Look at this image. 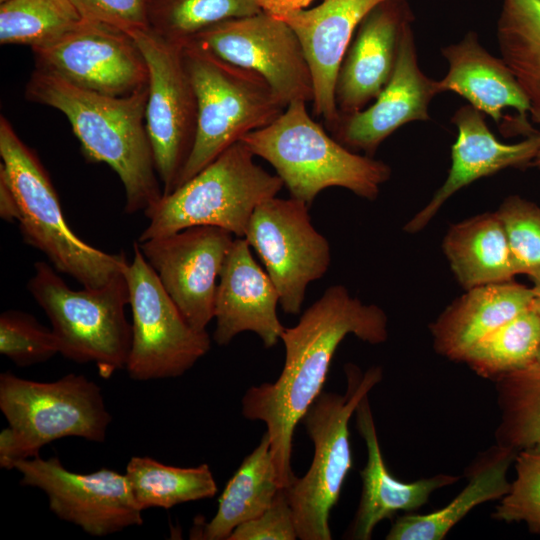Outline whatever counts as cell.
<instances>
[{"instance_id": "f35d334b", "label": "cell", "mask_w": 540, "mask_h": 540, "mask_svg": "<svg viewBox=\"0 0 540 540\" xmlns=\"http://www.w3.org/2000/svg\"><path fill=\"white\" fill-rule=\"evenodd\" d=\"M313 0H256L260 10L269 16L284 20L286 17L307 9Z\"/></svg>"}, {"instance_id": "3957f363", "label": "cell", "mask_w": 540, "mask_h": 540, "mask_svg": "<svg viewBox=\"0 0 540 540\" xmlns=\"http://www.w3.org/2000/svg\"><path fill=\"white\" fill-rule=\"evenodd\" d=\"M306 104L291 102L271 124L246 134L241 141L272 165L290 197L309 206L329 187L376 199L391 176L390 167L330 137L309 115Z\"/></svg>"}, {"instance_id": "44dd1931", "label": "cell", "mask_w": 540, "mask_h": 540, "mask_svg": "<svg viewBox=\"0 0 540 540\" xmlns=\"http://www.w3.org/2000/svg\"><path fill=\"white\" fill-rule=\"evenodd\" d=\"M452 122L458 136L452 145L449 174L430 202L405 225L408 233L422 230L443 203L460 189L503 169L526 166L535 158L538 132L519 143H502L487 126L483 113L471 105L460 107Z\"/></svg>"}, {"instance_id": "d6a6232c", "label": "cell", "mask_w": 540, "mask_h": 540, "mask_svg": "<svg viewBox=\"0 0 540 540\" xmlns=\"http://www.w3.org/2000/svg\"><path fill=\"white\" fill-rule=\"evenodd\" d=\"M261 12L256 0H151L148 20L152 31L182 44L218 22Z\"/></svg>"}, {"instance_id": "4fadbf2b", "label": "cell", "mask_w": 540, "mask_h": 540, "mask_svg": "<svg viewBox=\"0 0 540 540\" xmlns=\"http://www.w3.org/2000/svg\"><path fill=\"white\" fill-rule=\"evenodd\" d=\"M305 202L277 196L257 206L244 238L274 282L282 310L299 314L309 283L321 279L331 263L330 245L313 226Z\"/></svg>"}, {"instance_id": "f1b7e54d", "label": "cell", "mask_w": 540, "mask_h": 540, "mask_svg": "<svg viewBox=\"0 0 540 540\" xmlns=\"http://www.w3.org/2000/svg\"><path fill=\"white\" fill-rule=\"evenodd\" d=\"M133 496L144 511L211 498L218 488L207 464L182 468L163 464L150 457H131L125 469Z\"/></svg>"}, {"instance_id": "7c38bea8", "label": "cell", "mask_w": 540, "mask_h": 540, "mask_svg": "<svg viewBox=\"0 0 540 540\" xmlns=\"http://www.w3.org/2000/svg\"><path fill=\"white\" fill-rule=\"evenodd\" d=\"M181 45L257 73L285 107L297 100L313 102L312 74L297 35L262 11L213 24Z\"/></svg>"}, {"instance_id": "ee69618b", "label": "cell", "mask_w": 540, "mask_h": 540, "mask_svg": "<svg viewBox=\"0 0 540 540\" xmlns=\"http://www.w3.org/2000/svg\"><path fill=\"white\" fill-rule=\"evenodd\" d=\"M5 1H7V0H0V3L5 2Z\"/></svg>"}, {"instance_id": "1f68e13d", "label": "cell", "mask_w": 540, "mask_h": 540, "mask_svg": "<svg viewBox=\"0 0 540 540\" xmlns=\"http://www.w3.org/2000/svg\"><path fill=\"white\" fill-rule=\"evenodd\" d=\"M81 21L71 0H7L0 4V43L32 49L56 40Z\"/></svg>"}, {"instance_id": "ba28073f", "label": "cell", "mask_w": 540, "mask_h": 540, "mask_svg": "<svg viewBox=\"0 0 540 540\" xmlns=\"http://www.w3.org/2000/svg\"><path fill=\"white\" fill-rule=\"evenodd\" d=\"M345 373V394L322 391L302 419L314 445L313 459L307 473L285 488L301 540L332 539L329 515L352 467L349 420L383 377L380 367L362 372L353 364L345 366Z\"/></svg>"}, {"instance_id": "e0dca14e", "label": "cell", "mask_w": 540, "mask_h": 540, "mask_svg": "<svg viewBox=\"0 0 540 540\" xmlns=\"http://www.w3.org/2000/svg\"><path fill=\"white\" fill-rule=\"evenodd\" d=\"M411 23L403 28L394 71L375 102L341 117L334 129L336 140L348 149L362 150L372 157L401 126L430 119L429 104L440 91L438 81L427 77L419 67Z\"/></svg>"}, {"instance_id": "836d02e7", "label": "cell", "mask_w": 540, "mask_h": 540, "mask_svg": "<svg viewBox=\"0 0 540 540\" xmlns=\"http://www.w3.org/2000/svg\"><path fill=\"white\" fill-rule=\"evenodd\" d=\"M0 353L17 366L27 367L58 354L59 343L53 329L33 315L6 310L0 315Z\"/></svg>"}, {"instance_id": "ffe728a7", "label": "cell", "mask_w": 540, "mask_h": 540, "mask_svg": "<svg viewBox=\"0 0 540 540\" xmlns=\"http://www.w3.org/2000/svg\"><path fill=\"white\" fill-rule=\"evenodd\" d=\"M413 21L406 0H388L358 26L340 66L335 99L341 116L364 109L391 78L404 26Z\"/></svg>"}, {"instance_id": "60d3db41", "label": "cell", "mask_w": 540, "mask_h": 540, "mask_svg": "<svg viewBox=\"0 0 540 540\" xmlns=\"http://www.w3.org/2000/svg\"><path fill=\"white\" fill-rule=\"evenodd\" d=\"M535 288V287H534ZM536 295L532 302V308L537 312L540 317V289L535 288ZM536 363L540 365V346L536 357Z\"/></svg>"}, {"instance_id": "8d00e7d4", "label": "cell", "mask_w": 540, "mask_h": 540, "mask_svg": "<svg viewBox=\"0 0 540 540\" xmlns=\"http://www.w3.org/2000/svg\"><path fill=\"white\" fill-rule=\"evenodd\" d=\"M82 20L101 23L131 35L150 28L148 0H71Z\"/></svg>"}, {"instance_id": "b9f144b4", "label": "cell", "mask_w": 540, "mask_h": 540, "mask_svg": "<svg viewBox=\"0 0 540 540\" xmlns=\"http://www.w3.org/2000/svg\"><path fill=\"white\" fill-rule=\"evenodd\" d=\"M534 283V287L540 289V268L528 274Z\"/></svg>"}, {"instance_id": "d590c367", "label": "cell", "mask_w": 540, "mask_h": 540, "mask_svg": "<svg viewBox=\"0 0 540 540\" xmlns=\"http://www.w3.org/2000/svg\"><path fill=\"white\" fill-rule=\"evenodd\" d=\"M497 214L505 229L516 274L540 268V207L518 196L504 200Z\"/></svg>"}, {"instance_id": "8fae6325", "label": "cell", "mask_w": 540, "mask_h": 540, "mask_svg": "<svg viewBox=\"0 0 540 540\" xmlns=\"http://www.w3.org/2000/svg\"><path fill=\"white\" fill-rule=\"evenodd\" d=\"M132 36L148 68L145 125L163 195L174 191L191 155L197 132L198 105L183 47L150 28Z\"/></svg>"}, {"instance_id": "603a6c76", "label": "cell", "mask_w": 540, "mask_h": 540, "mask_svg": "<svg viewBox=\"0 0 540 540\" xmlns=\"http://www.w3.org/2000/svg\"><path fill=\"white\" fill-rule=\"evenodd\" d=\"M355 416L356 427L366 444L367 462L361 471L362 493L349 538L369 540L379 522L399 511L417 510L434 491L457 482L459 477L438 474L410 483L394 478L381 453L368 395L360 401Z\"/></svg>"}, {"instance_id": "6da1fadb", "label": "cell", "mask_w": 540, "mask_h": 540, "mask_svg": "<svg viewBox=\"0 0 540 540\" xmlns=\"http://www.w3.org/2000/svg\"><path fill=\"white\" fill-rule=\"evenodd\" d=\"M350 334L381 344L388 338L387 316L377 305L352 297L343 285H332L295 326L284 329L285 359L277 380L251 386L242 398L243 416L266 424L281 488L297 478L291 468L295 428L322 393L336 349Z\"/></svg>"}, {"instance_id": "d4e9b609", "label": "cell", "mask_w": 540, "mask_h": 540, "mask_svg": "<svg viewBox=\"0 0 540 540\" xmlns=\"http://www.w3.org/2000/svg\"><path fill=\"white\" fill-rule=\"evenodd\" d=\"M516 450L495 445L483 452L466 471L464 489L443 508L428 514L398 517L386 535L387 540H441L476 506L501 499L511 487L507 472Z\"/></svg>"}, {"instance_id": "4dcf8cb0", "label": "cell", "mask_w": 540, "mask_h": 540, "mask_svg": "<svg viewBox=\"0 0 540 540\" xmlns=\"http://www.w3.org/2000/svg\"><path fill=\"white\" fill-rule=\"evenodd\" d=\"M494 381L501 412L496 444L519 451L540 443V365L535 362Z\"/></svg>"}, {"instance_id": "f546056e", "label": "cell", "mask_w": 540, "mask_h": 540, "mask_svg": "<svg viewBox=\"0 0 540 540\" xmlns=\"http://www.w3.org/2000/svg\"><path fill=\"white\" fill-rule=\"evenodd\" d=\"M540 317L531 306L476 342L463 362L479 376L496 380L536 362Z\"/></svg>"}, {"instance_id": "ac0fdd59", "label": "cell", "mask_w": 540, "mask_h": 540, "mask_svg": "<svg viewBox=\"0 0 540 540\" xmlns=\"http://www.w3.org/2000/svg\"><path fill=\"white\" fill-rule=\"evenodd\" d=\"M219 279L214 311L216 344L227 345L238 334L251 331L266 348L276 345L285 329L277 315L280 296L244 237L234 238Z\"/></svg>"}, {"instance_id": "7a4b0ae2", "label": "cell", "mask_w": 540, "mask_h": 540, "mask_svg": "<svg viewBox=\"0 0 540 540\" xmlns=\"http://www.w3.org/2000/svg\"><path fill=\"white\" fill-rule=\"evenodd\" d=\"M25 95L31 102L62 112L85 158L115 171L124 187L126 214H145L160 201L163 190L145 125L148 85L132 95L112 97L35 68Z\"/></svg>"}, {"instance_id": "277c9868", "label": "cell", "mask_w": 540, "mask_h": 540, "mask_svg": "<svg viewBox=\"0 0 540 540\" xmlns=\"http://www.w3.org/2000/svg\"><path fill=\"white\" fill-rule=\"evenodd\" d=\"M0 176L13 190L23 241L41 251L54 268L85 288H100L122 273L125 253L110 254L81 240L68 226L53 183L36 153L0 117Z\"/></svg>"}, {"instance_id": "d6986e66", "label": "cell", "mask_w": 540, "mask_h": 540, "mask_svg": "<svg viewBox=\"0 0 540 540\" xmlns=\"http://www.w3.org/2000/svg\"><path fill=\"white\" fill-rule=\"evenodd\" d=\"M385 1L388 0H323L282 20L297 35L310 67L314 113L332 129L341 119L335 88L352 36L367 14Z\"/></svg>"}, {"instance_id": "52a82bcc", "label": "cell", "mask_w": 540, "mask_h": 540, "mask_svg": "<svg viewBox=\"0 0 540 540\" xmlns=\"http://www.w3.org/2000/svg\"><path fill=\"white\" fill-rule=\"evenodd\" d=\"M57 272L46 262H36L27 289L47 315L59 353L77 363H94L108 379L126 368L131 347L124 271L105 286L81 290L71 289Z\"/></svg>"}, {"instance_id": "f6af8a7d", "label": "cell", "mask_w": 540, "mask_h": 540, "mask_svg": "<svg viewBox=\"0 0 540 540\" xmlns=\"http://www.w3.org/2000/svg\"><path fill=\"white\" fill-rule=\"evenodd\" d=\"M151 1V0H148V2Z\"/></svg>"}, {"instance_id": "5b68a950", "label": "cell", "mask_w": 540, "mask_h": 540, "mask_svg": "<svg viewBox=\"0 0 540 540\" xmlns=\"http://www.w3.org/2000/svg\"><path fill=\"white\" fill-rule=\"evenodd\" d=\"M0 410L8 422L0 432V467L7 470L39 456L43 446L61 438L103 442L112 420L101 388L74 373L39 382L4 372Z\"/></svg>"}, {"instance_id": "cb8c5ba5", "label": "cell", "mask_w": 540, "mask_h": 540, "mask_svg": "<svg viewBox=\"0 0 540 540\" xmlns=\"http://www.w3.org/2000/svg\"><path fill=\"white\" fill-rule=\"evenodd\" d=\"M535 295L534 287L513 280L467 290L431 325L435 350L450 360L463 361L476 342L528 309Z\"/></svg>"}, {"instance_id": "74e56055", "label": "cell", "mask_w": 540, "mask_h": 540, "mask_svg": "<svg viewBox=\"0 0 540 540\" xmlns=\"http://www.w3.org/2000/svg\"><path fill=\"white\" fill-rule=\"evenodd\" d=\"M296 525L285 488L258 517L239 525L228 540H295Z\"/></svg>"}, {"instance_id": "83f0119b", "label": "cell", "mask_w": 540, "mask_h": 540, "mask_svg": "<svg viewBox=\"0 0 540 540\" xmlns=\"http://www.w3.org/2000/svg\"><path fill=\"white\" fill-rule=\"evenodd\" d=\"M497 40L528 99L529 116L540 126V0H502Z\"/></svg>"}, {"instance_id": "7402d4cb", "label": "cell", "mask_w": 540, "mask_h": 540, "mask_svg": "<svg viewBox=\"0 0 540 540\" xmlns=\"http://www.w3.org/2000/svg\"><path fill=\"white\" fill-rule=\"evenodd\" d=\"M442 54L449 70L438 81L440 93L459 94L497 124H501L503 111L513 108L518 113L521 131L528 136L537 133L527 121L529 102L514 74L502 58L494 57L484 49L475 32L444 47Z\"/></svg>"}, {"instance_id": "8992f818", "label": "cell", "mask_w": 540, "mask_h": 540, "mask_svg": "<svg viewBox=\"0 0 540 540\" xmlns=\"http://www.w3.org/2000/svg\"><path fill=\"white\" fill-rule=\"evenodd\" d=\"M241 140L145 213L148 226L138 241L164 237L193 226L222 228L244 237L259 204L277 196L283 182L254 161Z\"/></svg>"}, {"instance_id": "e575fe53", "label": "cell", "mask_w": 540, "mask_h": 540, "mask_svg": "<svg viewBox=\"0 0 540 540\" xmlns=\"http://www.w3.org/2000/svg\"><path fill=\"white\" fill-rule=\"evenodd\" d=\"M514 464L516 478L492 517L525 522L531 531L540 534V443L519 450Z\"/></svg>"}, {"instance_id": "484cf974", "label": "cell", "mask_w": 540, "mask_h": 540, "mask_svg": "<svg viewBox=\"0 0 540 540\" xmlns=\"http://www.w3.org/2000/svg\"><path fill=\"white\" fill-rule=\"evenodd\" d=\"M443 249L458 282L466 290L511 281L516 275L497 212L454 224L444 238Z\"/></svg>"}, {"instance_id": "5bb4252c", "label": "cell", "mask_w": 540, "mask_h": 540, "mask_svg": "<svg viewBox=\"0 0 540 540\" xmlns=\"http://www.w3.org/2000/svg\"><path fill=\"white\" fill-rule=\"evenodd\" d=\"M32 52L36 69L90 92L125 97L148 85L147 64L134 38L101 23L82 20Z\"/></svg>"}, {"instance_id": "30bf717a", "label": "cell", "mask_w": 540, "mask_h": 540, "mask_svg": "<svg viewBox=\"0 0 540 540\" xmlns=\"http://www.w3.org/2000/svg\"><path fill=\"white\" fill-rule=\"evenodd\" d=\"M124 274L132 311V339L125 368L129 377L148 381L182 376L210 350L209 334L186 321L137 241Z\"/></svg>"}, {"instance_id": "9c48e42d", "label": "cell", "mask_w": 540, "mask_h": 540, "mask_svg": "<svg viewBox=\"0 0 540 540\" xmlns=\"http://www.w3.org/2000/svg\"><path fill=\"white\" fill-rule=\"evenodd\" d=\"M182 47L198 121L195 143L177 187L243 136L271 124L286 108L257 73L206 51Z\"/></svg>"}, {"instance_id": "2e32d148", "label": "cell", "mask_w": 540, "mask_h": 540, "mask_svg": "<svg viewBox=\"0 0 540 540\" xmlns=\"http://www.w3.org/2000/svg\"><path fill=\"white\" fill-rule=\"evenodd\" d=\"M234 235L214 226H193L138 242L162 286L186 321L206 331L214 318L217 283Z\"/></svg>"}, {"instance_id": "4316f807", "label": "cell", "mask_w": 540, "mask_h": 540, "mask_svg": "<svg viewBox=\"0 0 540 540\" xmlns=\"http://www.w3.org/2000/svg\"><path fill=\"white\" fill-rule=\"evenodd\" d=\"M280 488L270 439L265 432L227 482L214 517L202 527L194 526L191 539L228 540L239 525L261 515Z\"/></svg>"}, {"instance_id": "7bdbcfd3", "label": "cell", "mask_w": 540, "mask_h": 540, "mask_svg": "<svg viewBox=\"0 0 540 540\" xmlns=\"http://www.w3.org/2000/svg\"><path fill=\"white\" fill-rule=\"evenodd\" d=\"M538 137H539V145H538V149H537V152H536V155L532 164H534L537 168L540 169V131L538 132Z\"/></svg>"}, {"instance_id": "ab89813d", "label": "cell", "mask_w": 540, "mask_h": 540, "mask_svg": "<svg viewBox=\"0 0 540 540\" xmlns=\"http://www.w3.org/2000/svg\"><path fill=\"white\" fill-rule=\"evenodd\" d=\"M0 217L8 222H18L20 209L15 194L6 180L0 176Z\"/></svg>"}, {"instance_id": "9a60e30c", "label": "cell", "mask_w": 540, "mask_h": 540, "mask_svg": "<svg viewBox=\"0 0 540 540\" xmlns=\"http://www.w3.org/2000/svg\"><path fill=\"white\" fill-rule=\"evenodd\" d=\"M14 469L22 476L21 485L47 495L49 508L59 519L91 536H108L143 523V510L125 473L102 468L82 474L66 469L58 457L40 456L20 460Z\"/></svg>"}]
</instances>
